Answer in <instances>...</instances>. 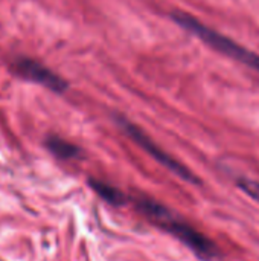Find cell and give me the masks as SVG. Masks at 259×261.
Segmentation results:
<instances>
[{"mask_svg":"<svg viewBox=\"0 0 259 261\" xmlns=\"http://www.w3.org/2000/svg\"><path fill=\"white\" fill-rule=\"evenodd\" d=\"M114 121L116 124L121 127V130L134 142L137 144L143 151H147L154 161H157L160 165H163L165 168H168L171 173H174L176 176H179L180 179L191 182V184H197L198 179L195 177V174L182 162H179L177 159H174L171 154H168L162 147H159L140 127H137L134 122H131L130 119H127L122 115H114Z\"/></svg>","mask_w":259,"mask_h":261,"instance_id":"3957f363","label":"cell"},{"mask_svg":"<svg viewBox=\"0 0 259 261\" xmlns=\"http://www.w3.org/2000/svg\"><path fill=\"white\" fill-rule=\"evenodd\" d=\"M11 70L15 76L29 83L40 84L41 87H46L53 93H64L69 89V83L63 76H60L46 64L31 57H15L11 63Z\"/></svg>","mask_w":259,"mask_h":261,"instance_id":"277c9868","label":"cell"},{"mask_svg":"<svg viewBox=\"0 0 259 261\" xmlns=\"http://www.w3.org/2000/svg\"><path fill=\"white\" fill-rule=\"evenodd\" d=\"M46 144V148L53 154L56 156L58 159H64V161H69V159H78L81 158L82 151L78 145L60 138V136H55V135H50L46 138L44 141Z\"/></svg>","mask_w":259,"mask_h":261,"instance_id":"5b68a950","label":"cell"},{"mask_svg":"<svg viewBox=\"0 0 259 261\" xmlns=\"http://www.w3.org/2000/svg\"><path fill=\"white\" fill-rule=\"evenodd\" d=\"M238 187L253 200H256L259 203V182L250 180V179H241L238 180Z\"/></svg>","mask_w":259,"mask_h":261,"instance_id":"52a82bcc","label":"cell"},{"mask_svg":"<svg viewBox=\"0 0 259 261\" xmlns=\"http://www.w3.org/2000/svg\"><path fill=\"white\" fill-rule=\"evenodd\" d=\"M136 202H137L136 203L137 210L147 219H150L154 225H157L159 228H162L163 231L180 240L183 245H186L198 258L208 261L218 255V249L211 242V239L203 236L191 223H188L185 219H182L169 208L147 197L137 199Z\"/></svg>","mask_w":259,"mask_h":261,"instance_id":"6da1fadb","label":"cell"},{"mask_svg":"<svg viewBox=\"0 0 259 261\" xmlns=\"http://www.w3.org/2000/svg\"><path fill=\"white\" fill-rule=\"evenodd\" d=\"M171 18L185 31L191 32L192 35H195L198 40H202L205 44L211 46L212 49L218 50L220 54L234 58L243 64H246L250 69L259 70V54H255L252 50H249L247 47L238 44L237 41L231 40L229 37H226L224 34L206 26L202 20L195 18L194 15H191L189 12H183V11H176L171 14Z\"/></svg>","mask_w":259,"mask_h":261,"instance_id":"7a4b0ae2","label":"cell"},{"mask_svg":"<svg viewBox=\"0 0 259 261\" xmlns=\"http://www.w3.org/2000/svg\"><path fill=\"white\" fill-rule=\"evenodd\" d=\"M89 184H90V187L93 188V191H95L101 199H104L105 202H108V203H111V205H121V203H124V200H125L124 193L119 191L118 188L111 187L110 184L102 182V180H98V179H90Z\"/></svg>","mask_w":259,"mask_h":261,"instance_id":"8992f818","label":"cell"}]
</instances>
